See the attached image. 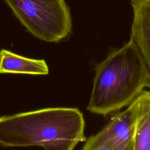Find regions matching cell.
<instances>
[{
  "label": "cell",
  "instance_id": "obj_1",
  "mask_svg": "<svg viewBox=\"0 0 150 150\" xmlns=\"http://www.w3.org/2000/svg\"><path fill=\"white\" fill-rule=\"evenodd\" d=\"M85 122L77 108H46L0 117V145L73 150L84 141Z\"/></svg>",
  "mask_w": 150,
  "mask_h": 150
},
{
  "label": "cell",
  "instance_id": "obj_2",
  "mask_svg": "<svg viewBox=\"0 0 150 150\" xmlns=\"http://www.w3.org/2000/svg\"><path fill=\"white\" fill-rule=\"evenodd\" d=\"M149 77L146 64L130 39L96 65L87 110L106 116L129 105L149 87Z\"/></svg>",
  "mask_w": 150,
  "mask_h": 150
},
{
  "label": "cell",
  "instance_id": "obj_3",
  "mask_svg": "<svg viewBox=\"0 0 150 150\" xmlns=\"http://www.w3.org/2000/svg\"><path fill=\"white\" fill-rule=\"evenodd\" d=\"M35 38L59 42L72 33V20L64 0H3Z\"/></svg>",
  "mask_w": 150,
  "mask_h": 150
},
{
  "label": "cell",
  "instance_id": "obj_4",
  "mask_svg": "<svg viewBox=\"0 0 150 150\" xmlns=\"http://www.w3.org/2000/svg\"><path fill=\"white\" fill-rule=\"evenodd\" d=\"M135 131V117L129 105L113 115L97 134L89 137L96 142H108L115 150H124L132 144Z\"/></svg>",
  "mask_w": 150,
  "mask_h": 150
},
{
  "label": "cell",
  "instance_id": "obj_5",
  "mask_svg": "<svg viewBox=\"0 0 150 150\" xmlns=\"http://www.w3.org/2000/svg\"><path fill=\"white\" fill-rule=\"evenodd\" d=\"M130 2L134 14L130 39L138 48L150 75V0H130Z\"/></svg>",
  "mask_w": 150,
  "mask_h": 150
},
{
  "label": "cell",
  "instance_id": "obj_6",
  "mask_svg": "<svg viewBox=\"0 0 150 150\" xmlns=\"http://www.w3.org/2000/svg\"><path fill=\"white\" fill-rule=\"evenodd\" d=\"M129 105L135 117L132 150H150V91L144 90Z\"/></svg>",
  "mask_w": 150,
  "mask_h": 150
},
{
  "label": "cell",
  "instance_id": "obj_7",
  "mask_svg": "<svg viewBox=\"0 0 150 150\" xmlns=\"http://www.w3.org/2000/svg\"><path fill=\"white\" fill-rule=\"evenodd\" d=\"M0 73L46 75L49 73V67L43 59L28 58L1 49Z\"/></svg>",
  "mask_w": 150,
  "mask_h": 150
},
{
  "label": "cell",
  "instance_id": "obj_8",
  "mask_svg": "<svg viewBox=\"0 0 150 150\" xmlns=\"http://www.w3.org/2000/svg\"><path fill=\"white\" fill-rule=\"evenodd\" d=\"M82 150H115L108 142H94L87 139Z\"/></svg>",
  "mask_w": 150,
  "mask_h": 150
},
{
  "label": "cell",
  "instance_id": "obj_9",
  "mask_svg": "<svg viewBox=\"0 0 150 150\" xmlns=\"http://www.w3.org/2000/svg\"><path fill=\"white\" fill-rule=\"evenodd\" d=\"M124 150H132V142L130 145H129L128 146H127Z\"/></svg>",
  "mask_w": 150,
  "mask_h": 150
}]
</instances>
